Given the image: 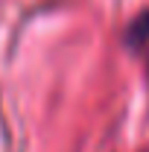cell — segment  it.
I'll use <instances>...</instances> for the list:
<instances>
[{"label":"cell","instance_id":"6da1fadb","mask_svg":"<svg viewBox=\"0 0 149 152\" xmlns=\"http://www.w3.org/2000/svg\"><path fill=\"white\" fill-rule=\"evenodd\" d=\"M126 44H129L131 50H146L149 47V9H143L126 26Z\"/></svg>","mask_w":149,"mask_h":152}]
</instances>
